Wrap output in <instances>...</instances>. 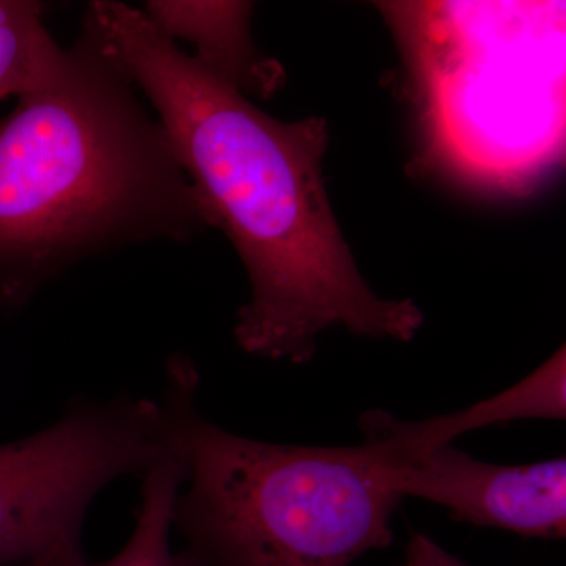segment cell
Wrapping results in <instances>:
<instances>
[{
	"instance_id": "obj_12",
	"label": "cell",
	"mask_w": 566,
	"mask_h": 566,
	"mask_svg": "<svg viewBox=\"0 0 566 566\" xmlns=\"http://www.w3.org/2000/svg\"><path fill=\"white\" fill-rule=\"evenodd\" d=\"M24 566H52L48 564H32V565H24Z\"/></svg>"
},
{
	"instance_id": "obj_4",
	"label": "cell",
	"mask_w": 566,
	"mask_h": 566,
	"mask_svg": "<svg viewBox=\"0 0 566 566\" xmlns=\"http://www.w3.org/2000/svg\"><path fill=\"white\" fill-rule=\"evenodd\" d=\"M439 163L520 191L556 166L565 137V3L385 6Z\"/></svg>"
},
{
	"instance_id": "obj_8",
	"label": "cell",
	"mask_w": 566,
	"mask_h": 566,
	"mask_svg": "<svg viewBox=\"0 0 566 566\" xmlns=\"http://www.w3.org/2000/svg\"><path fill=\"white\" fill-rule=\"evenodd\" d=\"M565 367V348H562L524 381L463 411L423 422H403L385 411H368L360 417V424L375 428L401 444L427 447L452 444L457 436L491 424L521 419H564Z\"/></svg>"
},
{
	"instance_id": "obj_10",
	"label": "cell",
	"mask_w": 566,
	"mask_h": 566,
	"mask_svg": "<svg viewBox=\"0 0 566 566\" xmlns=\"http://www.w3.org/2000/svg\"><path fill=\"white\" fill-rule=\"evenodd\" d=\"M43 13L33 0H0V99L20 98L61 70L66 51L52 39Z\"/></svg>"
},
{
	"instance_id": "obj_11",
	"label": "cell",
	"mask_w": 566,
	"mask_h": 566,
	"mask_svg": "<svg viewBox=\"0 0 566 566\" xmlns=\"http://www.w3.org/2000/svg\"><path fill=\"white\" fill-rule=\"evenodd\" d=\"M398 566H469L460 558L442 549L434 539L415 534L405 551V560Z\"/></svg>"
},
{
	"instance_id": "obj_7",
	"label": "cell",
	"mask_w": 566,
	"mask_h": 566,
	"mask_svg": "<svg viewBox=\"0 0 566 566\" xmlns=\"http://www.w3.org/2000/svg\"><path fill=\"white\" fill-rule=\"evenodd\" d=\"M144 13L167 39L191 41L193 61L237 91L270 95L281 87L282 66L253 43L252 3L151 0Z\"/></svg>"
},
{
	"instance_id": "obj_1",
	"label": "cell",
	"mask_w": 566,
	"mask_h": 566,
	"mask_svg": "<svg viewBox=\"0 0 566 566\" xmlns=\"http://www.w3.org/2000/svg\"><path fill=\"white\" fill-rule=\"evenodd\" d=\"M84 24L142 88L210 218L243 260L252 297L234 337L245 353L305 363L342 326L409 342L411 300H382L354 262L323 178L327 123L282 122L178 50L144 11L95 0Z\"/></svg>"
},
{
	"instance_id": "obj_6",
	"label": "cell",
	"mask_w": 566,
	"mask_h": 566,
	"mask_svg": "<svg viewBox=\"0 0 566 566\" xmlns=\"http://www.w3.org/2000/svg\"><path fill=\"white\" fill-rule=\"evenodd\" d=\"M365 446L385 468L401 497L424 499L474 526L497 527L531 538L566 534L565 458L526 465L475 460L452 444H401L381 431L360 427Z\"/></svg>"
},
{
	"instance_id": "obj_9",
	"label": "cell",
	"mask_w": 566,
	"mask_h": 566,
	"mask_svg": "<svg viewBox=\"0 0 566 566\" xmlns=\"http://www.w3.org/2000/svg\"><path fill=\"white\" fill-rule=\"evenodd\" d=\"M185 480V449L175 433L172 449L145 472L137 526L128 545L104 564L91 565L77 557L59 566H203L191 551L175 554L170 549L175 506Z\"/></svg>"
},
{
	"instance_id": "obj_3",
	"label": "cell",
	"mask_w": 566,
	"mask_h": 566,
	"mask_svg": "<svg viewBox=\"0 0 566 566\" xmlns=\"http://www.w3.org/2000/svg\"><path fill=\"white\" fill-rule=\"evenodd\" d=\"M191 365L169 395L189 490L174 523L203 566H349L392 543L401 502L370 447L268 444L193 409Z\"/></svg>"
},
{
	"instance_id": "obj_2",
	"label": "cell",
	"mask_w": 566,
	"mask_h": 566,
	"mask_svg": "<svg viewBox=\"0 0 566 566\" xmlns=\"http://www.w3.org/2000/svg\"><path fill=\"white\" fill-rule=\"evenodd\" d=\"M134 88L84 24L55 76L0 122V305L93 253L211 227Z\"/></svg>"
},
{
	"instance_id": "obj_5",
	"label": "cell",
	"mask_w": 566,
	"mask_h": 566,
	"mask_svg": "<svg viewBox=\"0 0 566 566\" xmlns=\"http://www.w3.org/2000/svg\"><path fill=\"white\" fill-rule=\"evenodd\" d=\"M175 442L164 400L76 409L54 427L0 447V566L82 557L87 506L112 480L145 474Z\"/></svg>"
}]
</instances>
